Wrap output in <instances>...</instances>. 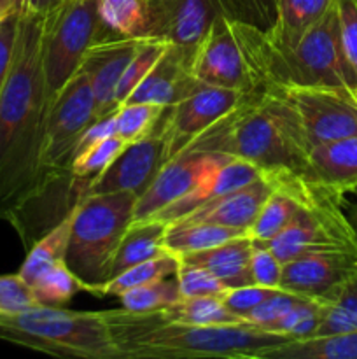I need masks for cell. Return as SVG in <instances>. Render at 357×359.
<instances>
[{
	"label": "cell",
	"instance_id": "obj_1",
	"mask_svg": "<svg viewBox=\"0 0 357 359\" xmlns=\"http://www.w3.org/2000/svg\"><path fill=\"white\" fill-rule=\"evenodd\" d=\"M44 18L20 13L13 65L0 91V219L38 193L52 97L42 69Z\"/></svg>",
	"mask_w": 357,
	"mask_h": 359
},
{
	"label": "cell",
	"instance_id": "obj_2",
	"mask_svg": "<svg viewBox=\"0 0 357 359\" xmlns=\"http://www.w3.org/2000/svg\"><path fill=\"white\" fill-rule=\"evenodd\" d=\"M111 339L121 359H262L270 349L289 342V337L240 325L195 326L170 321L160 311H102Z\"/></svg>",
	"mask_w": 357,
	"mask_h": 359
},
{
	"label": "cell",
	"instance_id": "obj_3",
	"mask_svg": "<svg viewBox=\"0 0 357 359\" xmlns=\"http://www.w3.org/2000/svg\"><path fill=\"white\" fill-rule=\"evenodd\" d=\"M188 147L241 158L272 179L301 175L310 153L296 114L272 90L245 95Z\"/></svg>",
	"mask_w": 357,
	"mask_h": 359
},
{
	"label": "cell",
	"instance_id": "obj_4",
	"mask_svg": "<svg viewBox=\"0 0 357 359\" xmlns=\"http://www.w3.org/2000/svg\"><path fill=\"white\" fill-rule=\"evenodd\" d=\"M233 21L258 90L275 86H318L357 95L352 70L340 39L336 2L294 44H280L254 25Z\"/></svg>",
	"mask_w": 357,
	"mask_h": 359
},
{
	"label": "cell",
	"instance_id": "obj_5",
	"mask_svg": "<svg viewBox=\"0 0 357 359\" xmlns=\"http://www.w3.org/2000/svg\"><path fill=\"white\" fill-rule=\"evenodd\" d=\"M0 340L56 358L121 359L102 312L37 305L0 314Z\"/></svg>",
	"mask_w": 357,
	"mask_h": 359
},
{
	"label": "cell",
	"instance_id": "obj_6",
	"mask_svg": "<svg viewBox=\"0 0 357 359\" xmlns=\"http://www.w3.org/2000/svg\"><path fill=\"white\" fill-rule=\"evenodd\" d=\"M136 198L132 191L98 193L84 195L74 207L65 263L88 293H97L111 277L112 259L132 223Z\"/></svg>",
	"mask_w": 357,
	"mask_h": 359
},
{
	"label": "cell",
	"instance_id": "obj_7",
	"mask_svg": "<svg viewBox=\"0 0 357 359\" xmlns=\"http://www.w3.org/2000/svg\"><path fill=\"white\" fill-rule=\"evenodd\" d=\"M94 119L97 112L93 91L86 74L79 69L52 98L41 153L42 182L34 198L76 182L72 163L77 144L84 130Z\"/></svg>",
	"mask_w": 357,
	"mask_h": 359
},
{
	"label": "cell",
	"instance_id": "obj_8",
	"mask_svg": "<svg viewBox=\"0 0 357 359\" xmlns=\"http://www.w3.org/2000/svg\"><path fill=\"white\" fill-rule=\"evenodd\" d=\"M343 196L307 182V193L296 216L275 238L265 244L270 245L282 263L310 251H357L356 237L343 207Z\"/></svg>",
	"mask_w": 357,
	"mask_h": 359
},
{
	"label": "cell",
	"instance_id": "obj_9",
	"mask_svg": "<svg viewBox=\"0 0 357 359\" xmlns=\"http://www.w3.org/2000/svg\"><path fill=\"white\" fill-rule=\"evenodd\" d=\"M102 37L98 0H63L44 18L42 69L52 98L79 70L84 53Z\"/></svg>",
	"mask_w": 357,
	"mask_h": 359
},
{
	"label": "cell",
	"instance_id": "obj_10",
	"mask_svg": "<svg viewBox=\"0 0 357 359\" xmlns=\"http://www.w3.org/2000/svg\"><path fill=\"white\" fill-rule=\"evenodd\" d=\"M268 90L275 91L293 109L310 149L357 135V95L352 91L318 86H275Z\"/></svg>",
	"mask_w": 357,
	"mask_h": 359
},
{
	"label": "cell",
	"instance_id": "obj_11",
	"mask_svg": "<svg viewBox=\"0 0 357 359\" xmlns=\"http://www.w3.org/2000/svg\"><path fill=\"white\" fill-rule=\"evenodd\" d=\"M245 95L237 90L198 83L177 104L164 109L156 130L163 139L164 163L237 107Z\"/></svg>",
	"mask_w": 357,
	"mask_h": 359
},
{
	"label": "cell",
	"instance_id": "obj_12",
	"mask_svg": "<svg viewBox=\"0 0 357 359\" xmlns=\"http://www.w3.org/2000/svg\"><path fill=\"white\" fill-rule=\"evenodd\" d=\"M189 72L202 84L241 93L258 91L233 21L223 14L212 21L202 41L192 49Z\"/></svg>",
	"mask_w": 357,
	"mask_h": 359
},
{
	"label": "cell",
	"instance_id": "obj_13",
	"mask_svg": "<svg viewBox=\"0 0 357 359\" xmlns=\"http://www.w3.org/2000/svg\"><path fill=\"white\" fill-rule=\"evenodd\" d=\"M357 273V251H310L284 263L280 290L328 304L332 294Z\"/></svg>",
	"mask_w": 357,
	"mask_h": 359
},
{
	"label": "cell",
	"instance_id": "obj_14",
	"mask_svg": "<svg viewBox=\"0 0 357 359\" xmlns=\"http://www.w3.org/2000/svg\"><path fill=\"white\" fill-rule=\"evenodd\" d=\"M224 154L205 153L196 149H182L177 156L163 163L146 191L139 195L132 221H144L156 216L160 210L182 198L209 174Z\"/></svg>",
	"mask_w": 357,
	"mask_h": 359
},
{
	"label": "cell",
	"instance_id": "obj_15",
	"mask_svg": "<svg viewBox=\"0 0 357 359\" xmlns=\"http://www.w3.org/2000/svg\"><path fill=\"white\" fill-rule=\"evenodd\" d=\"M147 37L97 39L84 53L79 69L86 74L94 97L97 118L118 111L115 90L128 63Z\"/></svg>",
	"mask_w": 357,
	"mask_h": 359
},
{
	"label": "cell",
	"instance_id": "obj_16",
	"mask_svg": "<svg viewBox=\"0 0 357 359\" xmlns=\"http://www.w3.org/2000/svg\"><path fill=\"white\" fill-rule=\"evenodd\" d=\"M164 163L160 133L126 144L114 161L94 179L86 195L132 191L142 195Z\"/></svg>",
	"mask_w": 357,
	"mask_h": 359
},
{
	"label": "cell",
	"instance_id": "obj_17",
	"mask_svg": "<svg viewBox=\"0 0 357 359\" xmlns=\"http://www.w3.org/2000/svg\"><path fill=\"white\" fill-rule=\"evenodd\" d=\"M149 37L192 51L217 16V0H149ZM224 16V14H223Z\"/></svg>",
	"mask_w": 357,
	"mask_h": 359
},
{
	"label": "cell",
	"instance_id": "obj_18",
	"mask_svg": "<svg viewBox=\"0 0 357 359\" xmlns=\"http://www.w3.org/2000/svg\"><path fill=\"white\" fill-rule=\"evenodd\" d=\"M262 172L251 161H245L241 158L224 154L223 160L212 168L206 175H203L202 181L195 186L189 193H186L182 198L175 200L168 207L149 217V219H158L161 223L168 224L175 223L177 219L184 217L191 210L198 209L203 203H209L219 196L227 195V193L240 189L244 186L251 184L255 179H259Z\"/></svg>",
	"mask_w": 357,
	"mask_h": 359
},
{
	"label": "cell",
	"instance_id": "obj_19",
	"mask_svg": "<svg viewBox=\"0 0 357 359\" xmlns=\"http://www.w3.org/2000/svg\"><path fill=\"white\" fill-rule=\"evenodd\" d=\"M273 188H275L273 179L262 174L261 177L244 188L234 189L209 203H203L202 207L191 210L175 223H210L247 231Z\"/></svg>",
	"mask_w": 357,
	"mask_h": 359
},
{
	"label": "cell",
	"instance_id": "obj_20",
	"mask_svg": "<svg viewBox=\"0 0 357 359\" xmlns=\"http://www.w3.org/2000/svg\"><path fill=\"white\" fill-rule=\"evenodd\" d=\"M301 179L342 196L356 189L357 135L312 147Z\"/></svg>",
	"mask_w": 357,
	"mask_h": 359
},
{
	"label": "cell",
	"instance_id": "obj_21",
	"mask_svg": "<svg viewBox=\"0 0 357 359\" xmlns=\"http://www.w3.org/2000/svg\"><path fill=\"white\" fill-rule=\"evenodd\" d=\"M191 53L170 44L168 51L144 77L142 83L132 91L125 104L146 102V104L161 105L164 109L177 104L198 84V81L189 72Z\"/></svg>",
	"mask_w": 357,
	"mask_h": 359
},
{
	"label": "cell",
	"instance_id": "obj_22",
	"mask_svg": "<svg viewBox=\"0 0 357 359\" xmlns=\"http://www.w3.org/2000/svg\"><path fill=\"white\" fill-rule=\"evenodd\" d=\"M273 182L275 188L247 230V235L254 242H270L275 238L296 216L307 193V182L301 175L273 179Z\"/></svg>",
	"mask_w": 357,
	"mask_h": 359
},
{
	"label": "cell",
	"instance_id": "obj_23",
	"mask_svg": "<svg viewBox=\"0 0 357 359\" xmlns=\"http://www.w3.org/2000/svg\"><path fill=\"white\" fill-rule=\"evenodd\" d=\"M252 248H254V241L247 233H244L205 251L182 256V259L206 269L226 287H238L252 284Z\"/></svg>",
	"mask_w": 357,
	"mask_h": 359
},
{
	"label": "cell",
	"instance_id": "obj_24",
	"mask_svg": "<svg viewBox=\"0 0 357 359\" xmlns=\"http://www.w3.org/2000/svg\"><path fill=\"white\" fill-rule=\"evenodd\" d=\"M167 224L158 219L132 221L118 245L111 266V277L119 276L130 266L168 252L164 249Z\"/></svg>",
	"mask_w": 357,
	"mask_h": 359
},
{
	"label": "cell",
	"instance_id": "obj_25",
	"mask_svg": "<svg viewBox=\"0 0 357 359\" xmlns=\"http://www.w3.org/2000/svg\"><path fill=\"white\" fill-rule=\"evenodd\" d=\"M336 0H275V23L268 35L280 44H294L326 16Z\"/></svg>",
	"mask_w": 357,
	"mask_h": 359
},
{
	"label": "cell",
	"instance_id": "obj_26",
	"mask_svg": "<svg viewBox=\"0 0 357 359\" xmlns=\"http://www.w3.org/2000/svg\"><path fill=\"white\" fill-rule=\"evenodd\" d=\"M262 359H357V330L289 340L270 349Z\"/></svg>",
	"mask_w": 357,
	"mask_h": 359
},
{
	"label": "cell",
	"instance_id": "obj_27",
	"mask_svg": "<svg viewBox=\"0 0 357 359\" xmlns=\"http://www.w3.org/2000/svg\"><path fill=\"white\" fill-rule=\"evenodd\" d=\"M102 37H149V0H98Z\"/></svg>",
	"mask_w": 357,
	"mask_h": 359
},
{
	"label": "cell",
	"instance_id": "obj_28",
	"mask_svg": "<svg viewBox=\"0 0 357 359\" xmlns=\"http://www.w3.org/2000/svg\"><path fill=\"white\" fill-rule=\"evenodd\" d=\"M247 231L210 223H174L164 231V249L177 258L205 251Z\"/></svg>",
	"mask_w": 357,
	"mask_h": 359
},
{
	"label": "cell",
	"instance_id": "obj_29",
	"mask_svg": "<svg viewBox=\"0 0 357 359\" xmlns=\"http://www.w3.org/2000/svg\"><path fill=\"white\" fill-rule=\"evenodd\" d=\"M74 210V209H72ZM72 210L66 217H63L56 226L46 235H42L30 249L20 269V276L31 286L35 279L46 272L48 269L55 266L56 263L65 262L66 245H69L70 226H72Z\"/></svg>",
	"mask_w": 357,
	"mask_h": 359
},
{
	"label": "cell",
	"instance_id": "obj_30",
	"mask_svg": "<svg viewBox=\"0 0 357 359\" xmlns=\"http://www.w3.org/2000/svg\"><path fill=\"white\" fill-rule=\"evenodd\" d=\"M161 314L170 321L195 326L240 325L244 319L230 311L223 297H191L181 298L174 305L161 309Z\"/></svg>",
	"mask_w": 357,
	"mask_h": 359
},
{
	"label": "cell",
	"instance_id": "obj_31",
	"mask_svg": "<svg viewBox=\"0 0 357 359\" xmlns=\"http://www.w3.org/2000/svg\"><path fill=\"white\" fill-rule=\"evenodd\" d=\"M178 262H181V258L174 256L172 252H164V255L158 256V258L136 263V265L130 266V269H126L119 276L105 280L102 286H98L94 297H119L121 293L133 290L136 286H144V284L154 283V280L167 279V277L175 276Z\"/></svg>",
	"mask_w": 357,
	"mask_h": 359
},
{
	"label": "cell",
	"instance_id": "obj_32",
	"mask_svg": "<svg viewBox=\"0 0 357 359\" xmlns=\"http://www.w3.org/2000/svg\"><path fill=\"white\" fill-rule=\"evenodd\" d=\"M357 330V273L350 277L326 305L324 316L314 337Z\"/></svg>",
	"mask_w": 357,
	"mask_h": 359
},
{
	"label": "cell",
	"instance_id": "obj_33",
	"mask_svg": "<svg viewBox=\"0 0 357 359\" xmlns=\"http://www.w3.org/2000/svg\"><path fill=\"white\" fill-rule=\"evenodd\" d=\"M164 107L146 102L122 104L115 111V135L126 144L136 142L156 133Z\"/></svg>",
	"mask_w": 357,
	"mask_h": 359
},
{
	"label": "cell",
	"instance_id": "obj_34",
	"mask_svg": "<svg viewBox=\"0 0 357 359\" xmlns=\"http://www.w3.org/2000/svg\"><path fill=\"white\" fill-rule=\"evenodd\" d=\"M31 290L35 300L41 305L62 307L63 304H69L79 291H84V286L66 266V263L62 262L42 272L31 283Z\"/></svg>",
	"mask_w": 357,
	"mask_h": 359
},
{
	"label": "cell",
	"instance_id": "obj_35",
	"mask_svg": "<svg viewBox=\"0 0 357 359\" xmlns=\"http://www.w3.org/2000/svg\"><path fill=\"white\" fill-rule=\"evenodd\" d=\"M168 48H170V42H167L164 39L147 37L142 42V46L135 53V56L128 63L121 79H119L118 90H115V104H118V107L125 104L126 98L142 83L144 77L154 69V65L160 62L161 56L168 51Z\"/></svg>",
	"mask_w": 357,
	"mask_h": 359
},
{
	"label": "cell",
	"instance_id": "obj_36",
	"mask_svg": "<svg viewBox=\"0 0 357 359\" xmlns=\"http://www.w3.org/2000/svg\"><path fill=\"white\" fill-rule=\"evenodd\" d=\"M178 300H181V291H178L175 277L174 279L167 277V279L154 280V283L136 286L119 294L121 307L130 312L161 311Z\"/></svg>",
	"mask_w": 357,
	"mask_h": 359
},
{
	"label": "cell",
	"instance_id": "obj_37",
	"mask_svg": "<svg viewBox=\"0 0 357 359\" xmlns=\"http://www.w3.org/2000/svg\"><path fill=\"white\" fill-rule=\"evenodd\" d=\"M125 147L126 142L118 135H112L108 139L102 140V142L94 144L90 149H86L84 153L76 156V160L72 163L74 177L86 182L88 188H90L91 182L118 158V154Z\"/></svg>",
	"mask_w": 357,
	"mask_h": 359
},
{
	"label": "cell",
	"instance_id": "obj_38",
	"mask_svg": "<svg viewBox=\"0 0 357 359\" xmlns=\"http://www.w3.org/2000/svg\"><path fill=\"white\" fill-rule=\"evenodd\" d=\"M175 280H177L181 298L191 297H223L224 291L227 290L214 273L196 263L186 262L181 258L175 272Z\"/></svg>",
	"mask_w": 357,
	"mask_h": 359
},
{
	"label": "cell",
	"instance_id": "obj_39",
	"mask_svg": "<svg viewBox=\"0 0 357 359\" xmlns=\"http://www.w3.org/2000/svg\"><path fill=\"white\" fill-rule=\"evenodd\" d=\"M226 18L268 30L275 23V0H217Z\"/></svg>",
	"mask_w": 357,
	"mask_h": 359
},
{
	"label": "cell",
	"instance_id": "obj_40",
	"mask_svg": "<svg viewBox=\"0 0 357 359\" xmlns=\"http://www.w3.org/2000/svg\"><path fill=\"white\" fill-rule=\"evenodd\" d=\"M34 290L20 276H0V314H18L37 307Z\"/></svg>",
	"mask_w": 357,
	"mask_h": 359
},
{
	"label": "cell",
	"instance_id": "obj_41",
	"mask_svg": "<svg viewBox=\"0 0 357 359\" xmlns=\"http://www.w3.org/2000/svg\"><path fill=\"white\" fill-rule=\"evenodd\" d=\"M282 270L284 263L276 258L275 252L270 249V245L265 244V242H254L251 256L252 284L280 290Z\"/></svg>",
	"mask_w": 357,
	"mask_h": 359
},
{
	"label": "cell",
	"instance_id": "obj_42",
	"mask_svg": "<svg viewBox=\"0 0 357 359\" xmlns=\"http://www.w3.org/2000/svg\"><path fill=\"white\" fill-rule=\"evenodd\" d=\"M300 298L304 297H298V294L279 290L276 293H273L272 297L266 298L265 302H261L258 307H254L251 312H247L244 318V323L255 326V328L265 330L266 332L273 323L279 321L284 314H287V312L298 304Z\"/></svg>",
	"mask_w": 357,
	"mask_h": 359
},
{
	"label": "cell",
	"instance_id": "obj_43",
	"mask_svg": "<svg viewBox=\"0 0 357 359\" xmlns=\"http://www.w3.org/2000/svg\"><path fill=\"white\" fill-rule=\"evenodd\" d=\"M340 20V39L346 63L357 88V0H336Z\"/></svg>",
	"mask_w": 357,
	"mask_h": 359
},
{
	"label": "cell",
	"instance_id": "obj_44",
	"mask_svg": "<svg viewBox=\"0 0 357 359\" xmlns=\"http://www.w3.org/2000/svg\"><path fill=\"white\" fill-rule=\"evenodd\" d=\"M276 291L279 290L258 286V284H245V286L227 287L223 294V300L224 304H226V307L230 309L233 314H237L238 318L244 319L247 312H251L252 309L258 307L261 302H265L266 298L272 297Z\"/></svg>",
	"mask_w": 357,
	"mask_h": 359
},
{
	"label": "cell",
	"instance_id": "obj_45",
	"mask_svg": "<svg viewBox=\"0 0 357 359\" xmlns=\"http://www.w3.org/2000/svg\"><path fill=\"white\" fill-rule=\"evenodd\" d=\"M18 21H20V13L10 14L0 21V91L6 84L10 65H13L18 37Z\"/></svg>",
	"mask_w": 357,
	"mask_h": 359
},
{
	"label": "cell",
	"instance_id": "obj_46",
	"mask_svg": "<svg viewBox=\"0 0 357 359\" xmlns=\"http://www.w3.org/2000/svg\"><path fill=\"white\" fill-rule=\"evenodd\" d=\"M115 135V112H111L107 116H102V118H97L80 135L79 144H77V154L84 153L86 149H90L94 144L102 142V140L108 139V137ZM76 160V158H74Z\"/></svg>",
	"mask_w": 357,
	"mask_h": 359
},
{
	"label": "cell",
	"instance_id": "obj_47",
	"mask_svg": "<svg viewBox=\"0 0 357 359\" xmlns=\"http://www.w3.org/2000/svg\"><path fill=\"white\" fill-rule=\"evenodd\" d=\"M62 2L63 0H23L21 13L38 18H48L49 14H52L62 6Z\"/></svg>",
	"mask_w": 357,
	"mask_h": 359
},
{
	"label": "cell",
	"instance_id": "obj_48",
	"mask_svg": "<svg viewBox=\"0 0 357 359\" xmlns=\"http://www.w3.org/2000/svg\"><path fill=\"white\" fill-rule=\"evenodd\" d=\"M343 207H345V214L349 217V223L352 226L354 237L357 242V188L343 196Z\"/></svg>",
	"mask_w": 357,
	"mask_h": 359
},
{
	"label": "cell",
	"instance_id": "obj_49",
	"mask_svg": "<svg viewBox=\"0 0 357 359\" xmlns=\"http://www.w3.org/2000/svg\"><path fill=\"white\" fill-rule=\"evenodd\" d=\"M23 0H0V21L10 14L21 13Z\"/></svg>",
	"mask_w": 357,
	"mask_h": 359
}]
</instances>
